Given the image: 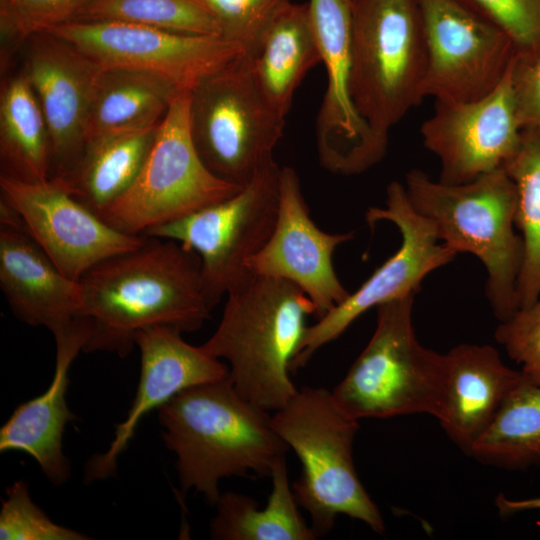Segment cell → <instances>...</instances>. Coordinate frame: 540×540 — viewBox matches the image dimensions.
Instances as JSON below:
<instances>
[{
	"label": "cell",
	"mask_w": 540,
	"mask_h": 540,
	"mask_svg": "<svg viewBox=\"0 0 540 540\" xmlns=\"http://www.w3.org/2000/svg\"><path fill=\"white\" fill-rule=\"evenodd\" d=\"M91 0H1V31L27 39L73 21Z\"/></svg>",
	"instance_id": "34"
},
{
	"label": "cell",
	"mask_w": 540,
	"mask_h": 540,
	"mask_svg": "<svg viewBox=\"0 0 540 540\" xmlns=\"http://www.w3.org/2000/svg\"><path fill=\"white\" fill-rule=\"evenodd\" d=\"M272 491L263 509L251 497L225 492L216 502L210 525L218 540H315L311 526L300 513L289 483L285 456L270 474Z\"/></svg>",
	"instance_id": "25"
},
{
	"label": "cell",
	"mask_w": 540,
	"mask_h": 540,
	"mask_svg": "<svg viewBox=\"0 0 540 540\" xmlns=\"http://www.w3.org/2000/svg\"><path fill=\"white\" fill-rule=\"evenodd\" d=\"M157 410L181 490L194 489L212 505L222 478L270 475L288 450L268 411L239 395L228 376L185 389Z\"/></svg>",
	"instance_id": "2"
},
{
	"label": "cell",
	"mask_w": 540,
	"mask_h": 540,
	"mask_svg": "<svg viewBox=\"0 0 540 540\" xmlns=\"http://www.w3.org/2000/svg\"><path fill=\"white\" fill-rule=\"evenodd\" d=\"M248 56L262 94L286 117L296 89L321 62L308 4H284Z\"/></svg>",
	"instance_id": "23"
},
{
	"label": "cell",
	"mask_w": 540,
	"mask_h": 540,
	"mask_svg": "<svg viewBox=\"0 0 540 540\" xmlns=\"http://www.w3.org/2000/svg\"><path fill=\"white\" fill-rule=\"evenodd\" d=\"M104 20L186 34L222 36L218 21L197 0H91L73 21Z\"/></svg>",
	"instance_id": "30"
},
{
	"label": "cell",
	"mask_w": 540,
	"mask_h": 540,
	"mask_svg": "<svg viewBox=\"0 0 540 540\" xmlns=\"http://www.w3.org/2000/svg\"><path fill=\"white\" fill-rule=\"evenodd\" d=\"M445 366L437 419L449 438L469 453L525 376L507 366L490 345H457L445 353Z\"/></svg>",
	"instance_id": "21"
},
{
	"label": "cell",
	"mask_w": 540,
	"mask_h": 540,
	"mask_svg": "<svg viewBox=\"0 0 540 540\" xmlns=\"http://www.w3.org/2000/svg\"><path fill=\"white\" fill-rule=\"evenodd\" d=\"M0 189L1 199L20 215L24 231L73 280L144 239L107 224L57 180L29 182L1 174Z\"/></svg>",
	"instance_id": "15"
},
{
	"label": "cell",
	"mask_w": 540,
	"mask_h": 540,
	"mask_svg": "<svg viewBox=\"0 0 540 540\" xmlns=\"http://www.w3.org/2000/svg\"><path fill=\"white\" fill-rule=\"evenodd\" d=\"M1 540H86L85 534L52 521L31 499L24 480L6 490L0 510Z\"/></svg>",
	"instance_id": "31"
},
{
	"label": "cell",
	"mask_w": 540,
	"mask_h": 540,
	"mask_svg": "<svg viewBox=\"0 0 540 540\" xmlns=\"http://www.w3.org/2000/svg\"><path fill=\"white\" fill-rule=\"evenodd\" d=\"M190 92L171 101L135 181L99 216L116 230L141 235L235 195L243 186L215 175L195 147Z\"/></svg>",
	"instance_id": "8"
},
{
	"label": "cell",
	"mask_w": 540,
	"mask_h": 540,
	"mask_svg": "<svg viewBox=\"0 0 540 540\" xmlns=\"http://www.w3.org/2000/svg\"><path fill=\"white\" fill-rule=\"evenodd\" d=\"M353 233H327L311 219L296 171L281 167L279 211L274 231L247 268L289 281L313 302L317 319L342 303L349 292L336 275L333 254Z\"/></svg>",
	"instance_id": "17"
},
{
	"label": "cell",
	"mask_w": 540,
	"mask_h": 540,
	"mask_svg": "<svg viewBox=\"0 0 540 540\" xmlns=\"http://www.w3.org/2000/svg\"><path fill=\"white\" fill-rule=\"evenodd\" d=\"M280 171L271 159L232 197L144 232L178 241L199 255L205 291L213 307L252 273L247 263L274 231Z\"/></svg>",
	"instance_id": "10"
},
{
	"label": "cell",
	"mask_w": 540,
	"mask_h": 540,
	"mask_svg": "<svg viewBox=\"0 0 540 540\" xmlns=\"http://www.w3.org/2000/svg\"><path fill=\"white\" fill-rule=\"evenodd\" d=\"M494 337L525 378L540 386V296L501 321Z\"/></svg>",
	"instance_id": "35"
},
{
	"label": "cell",
	"mask_w": 540,
	"mask_h": 540,
	"mask_svg": "<svg viewBox=\"0 0 540 540\" xmlns=\"http://www.w3.org/2000/svg\"><path fill=\"white\" fill-rule=\"evenodd\" d=\"M510 69L492 92L478 100L435 101L434 113L422 123L420 134L425 148L440 161V182H470L503 167L518 150L523 129Z\"/></svg>",
	"instance_id": "16"
},
{
	"label": "cell",
	"mask_w": 540,
	"mask_h": 540,
	"mask_svg": "<svg viewBox=\"0 0 540 540\" xmlns=\"http://www.w3.org/2000/svg\"><path fill=\"white\" fill-rule=\"evenodd\" d=\"M469 454L481 462L512 470L540 465V386L525 378Z\"/></svg>",
	"instance_id": "28"
},
{
	"label": "cell",
	"mask_w": 540,
	"mask_h": 540,
	"mask_svg": "<svg viewBox=\"0 0 540 540\" xmlns=\"http://www.w3.org/2000/svg\"><path fill=\"white\" fill-rule=\"evenodd\" d=\"M503 30L517 54L540 52V0H457Z\"/></svg>",
	"instance_id": "33"
},
{
	"label": "cell",
	"mask_w": 540,
	"mask_h": 540,
	"mask_svg": "<svg viewBox=\"0 0 540 540\" xmlns=\"http://www.w3.org/2000/svg\"><path fill=\"white\" fill-rule=\"evenodd\" d=\"M0 288L12 313L55 336L83 316L82 289L23 229L0 225Z\"/></svg>",
	"instance_id": "20"
},
{
	"label": "cell",
	"mask_w": 540,
	"mask_h": 540,
	"mask_svg": "<svg viewBox=\"0 0 540 540\" xmlns=\"http://www.w3.org/2000/svg\"><path fill=\"white\" fill-rule=\"evenodd\" d=\"M189 113L204 164L241 186L273 159L285 126V116L259 89L245 53L190 91Z\"/></svg>",
	"instance_id": "9"
},
{
	"label": "cell",
	"mask_w": 540,
	"mask_h": 540,
	"mask_svg": "<svg viewBox=\"0 0 540 540\" xmlns=\"http://www.w3.org/2000/svg\"><path fill=\"white\" fill-rule=\"evenodd\" d=\"M427 66L423 97L470 102L492 92L517 54L509 36L457 0H417Z\"/></svg>",
	"instance_id": "13"
},
{
	"label": "cell",
	"mask_w": 540,
	"mask_h": 540,
	"mask_svg": "<svg viewBox=\"0 0 540 540\" xmlns=\"http://www.w3.org/2000/svg\"><path fill=\"white\" fill-rule=\"evenodd\" d=\"M46 33L72 45L103 69L144 73L189 92L245 53L241 45L222 36L117 20L71 21Z\"/></svg>",
	"instance_id": "11"
},
{
	"label": "cell",
	"mask_w": 540,
	"mask_h": 540,
	"mask_svg": "<svg viewBox=\"0 0 540 540\" xmlns=\"http://www.w3.org/2000/svg\"><path fill=\"white\" fill-rule=\"evenodd\" d=\"M218 21L222 37L251 55L277 11L289 0H197Z\"/></svg>",
	"instance_id": "32"
},
{
	"label": "cell",
	"mask_w": 540,
	"mask_h": 540,
	"mask_svg": "<svg viewBox=\"0 0 540 540\" xmlns=\"http://www.w3.org/2000/svg\"><path fill=\"white\" fill-rule=\"evenodd\" d=\"M350 93L354 107L381 141L423 99L427 66L417 0H351Z\"/></svg>",
	"instance_id": "6"
},
{
	"label": "cell",
	"mask_w": 540,
	"mask_h": 540,
	"mask_svg": "<svg viewBox=\"0 0 540 540\" xmlns=\"http://www.w3.org/2000/svg\"><path fill=\"white\" fill-rule=\"evenodd\" d=\"M496 506L500 514L504 516L540 510V496L525 499H511L500 495L496 498Z\"/></svg>",
	"instance_id": "37"
},
{
	"label": "cell",
	"mask_w": 540,
	"mask_h": 540,
	"mask_svg": "<svg viewBox=\"0 0 540 540\" xmlns=\"http://www.w3.org/2000/svg\"><path fill=\"white\" fill-rule=\"evenodd\" d=\"M78 281L89 327L84 352L126 357L139 330L196 331L214 308L199 255L170 239L144 235L140 245L100 261Z\"/></svg>",
	"instance_id": "1"
},
{
	"label": "cell",
	"mask_w": 540,
	"mask_h": 540,
	"mask_svg": "<svg viewBox=\"0 0 540 540\" xmlns=\"http://www.w3.org/2000/svg\"><path fill=\"white\" fill-rule=\"evenodd\" d=\"M135 344L140 350V378L126 419L117 425L108 450L90 459L88 480L105 479L116 470L117 459L133 438L138 423L185 389L218 381L229 374L228 366L207 354L201 346L187 343L181 332L152 326L139 330Z\"/></svg>",
	"instance_id": "19"
},
{
	"label": "cell",
	"mask_w": 540,
	"mask_h": 540,
	"mask_svg": "<svg viewBox=\"0 0 540 540\" xmlns=\"http://www.w3.org/2000/svg\"><path fill=\"white\" fill-rule=\"evenodd\" d=\"M84 317L55 336L56 365L53 380L41 395L20 404L0 429V451H22L35 459L43 474L55 485L70 477V464L63 453V433L76 419L66 402L69 369L88 340Z\"/></svg>",
	"instance_id": "22"
},
{
	"label": "cell",
	"mask_w": 540,
	"mask_h": 540,
	"mask_svg": "<svg viewBox=\"0 0 540 540\" xmlns=\"http://www.w3.org/2000/svg\"><path fill=\"white\" fill-rule=\"evenodd\" d=\"M517 117L522 129H540V52L516 54L510 69Z\"/></svg>",
	"instance_id": "36"
},
{
	"label": "cell",
	"mask_w": 540,
	"mask_h": 540,
	"mask_svg": "<svg viewBox=\"0 0 540 540\" xmlns=\"http://www.w3.org/2000/svg\"><path fill=\"white\" fill-rule=\"evenodd\" d=\"M503 168L516 187L515 225L524 245L517 285L520 309L540 296V129L522 130L519 148Z\"/></svg>",
	"instance_id": "29"
},
{
	"label": "cell",
	"mask_w": 540,
	"mask_h": 540,
	"mask_svg": "<svg viewBox=\"0 0 540 540\" xmlns=\"http://www.w3.org/2000/svg\"><path fill=\"white\" fill-rule=\"evenodd\" d=\"M414 296L376 307L375 331L344 378L333 389L350 417H438L445 384V354L424 347L412 322Z\"/></svg>",
	"instance_id": "7"
},
{
	"label": "cell",
	"mask_w": 540,
	"mask_h": 540,
	"mask_svg": "<svg viewBox=\"0 0 540 540\" xmlns=\"http://www.w3.org/2000/svg\"><path fill=\"white\" fill-rule=\"evenodd\" d=\"M366 220L370 225L379 221L393 223L401 234V244L355 292L307 327L291 371L305 366L318 349L337 339L369 309L415 295L428 274L457 255L439 240L433 224L413 208L400 182L388 185L385 207H370Z\"/></svg>",
	"instance_id": "12"
},
{
	"label": "cell",
	"mask_w": 540,
	"mask_h": 540,
	"mask_svg": "<svg viewBox=\"0 0 540 540\" xmlns=\"http://www.w3.org/2000/svg\"><path fill=\"white\" fill-rule=\"evenodd\" d=\"M226 295L216 331L200 346L228 362V377L239 395L265 411H277L298 391L290 365L315 306L293 283L253 272Z\"/></svg>",
	"instance_id": "3"
},
{
	"label": "cell",
	"mask_w": 540,
	"mask_h": 540,
	"mask_svg": "<svg viewBox=\"0 0 540 540\" xmlns=\"http://www.w3.org/2000/svg\"><path fill=\"white\" fill-rule=\"evenodd\" d=\"M278 435L297 455L300 476L292 483L299 507L311 518L316 538L338 515L362 521L382 534L380 510L361 483L353 461L359 421L348 416L324 388L303 387L272 416Z\"/></svg>",
	"instance_id": "5"
},
{
	"label": "cell",
	"mask_w": 540,
	"mask_h": 540,
	"mask_svg": "<svg viewBox=\"0 0 540 540\" xmlns=\"http://www.w3.org/2000/svg\"><path fill=\"white\" fill-rule=\"evenodd\" d=\"M308 6L327 73L316 124L319 160L332 173L359 174L384 157L387 143L365 124L351 98L352 1L309 0Z\"/></svg>",
	"instance_id": "14"
},
{
	"label": "cell",
	"mask_w": 540,
	"mask_h": 540,
	"mask_svg": "<svg viewBox=\"0 0 540 540\" xmlns=\"http://www.w3.org/2000/svg\"><path fill=\"white\" fill-rule=\"evenodd\" d=\"M157 126L117 132L88 142L71 172L54 180L100 216L135 181Z\"/></svg>",
	"instance_id": "24"
},
{
	"label": "cell",
	"mask_w": 540,
	"mask_h": 540,
	"mask_svg": "<svg viewBox=\"0 0 540 540\" xmlns=\"http://www.w3.org/2000/svg\"><path fill=\"white\" fill-rule=\"evenodd\" d=\"M179 92L151 75L102 69L87 122L85 145L105 135L157 126Z\"/></svg>",
	"instance_id": "26"
},
{
	"label": "cell",
	"mask_w": 540,
	"mask_h": 540,
	"mask_svg": "<svg viewBox=\"0 0 540 540\" xmlns=\"http://www.w3.org/2000/svg\"><path fill=\"white\" fill-rule=\"evenodd\" d=\"M403 185L413 208L433 224L442 243L482 262L492 310L500 322L510 318L519 310L524 245L515 230L516 187L506 170L501 167L470 182L446 184L412 169Z\"/></svg>",
	"instance_id": "4"
},
{
	"label": "cell",
	"mask_w": 540,
	"mask_h": 540,
	"mask_svg": "<svg viewBox=\"0 0 540 540\" xmlns=\"http://www.w3.org/2000/svg\"><path fill=\"white\" fill-rule=\"evenodd\" d=\"M0 152L3 175L29 182L49 179L51 142L37 96L23 72L10 79L0 97Z\"/></svg>",
	"instance_id": "27"
},
{
	"label": "cell",
	"mask_w": 540,
	"mask_h": 540,
	"mask_svg": "<svg viewBox=\"0 0 540 540\" xmlns=\"http://www.w3.org/2000/svg\"><path fill=\"white\" fill-rule=\"evenodd\" d=\"M30 38L23 74L37 96L49 129V179H62L83 153L90 109L103 68L51 34Z\"/></svg>",
	"instance_id": "18"
}]
</instances>
